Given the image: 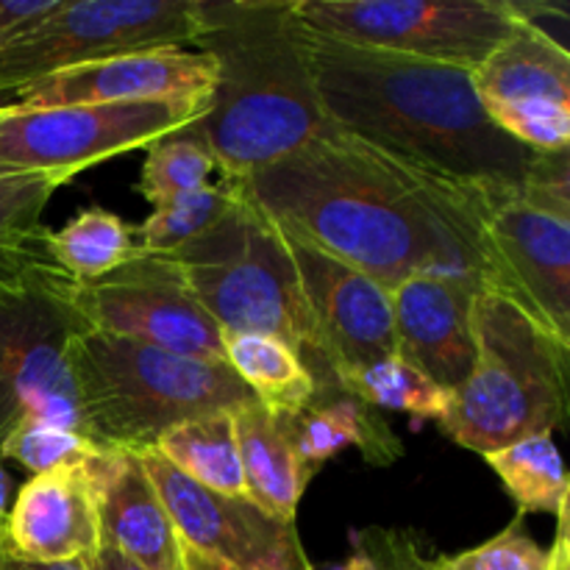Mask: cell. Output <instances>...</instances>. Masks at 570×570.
Returning a JSON list of instances; mask_svg holds the SVG:
<instances>
[{"instance_id": "1", "label": "cell", "mask_w": 570, "mask_h": 570, "mask_svg": "<svg viewBox=\"0 0 570 570\" xmlns=\"http://www.w3.org/2000/svg\"><path fill=\"white\" fill-rule=\"evenodd\" d=\"M243 193L289 237L393 289L412 276L488 287L479 184L415 170L328 122L304 148L262 167Z\"/></svg>"}, {"instance_id": "2", "label": "cell", "mask_w": 570, "mask_h": 570, "mask_svg": "<svg viewBox=\"0 0 570 570\" xmlns=\"http://www.w3.org/2000/svg\"><path fill=\"white\" fill-rule=\"evenodd\" d=\"M304 33L334 128L429 176L523 187L540 154L493 126L471 70Z\"/></svg>"}, {"instance_id": "3", "label": "cell", "mask_w": 570, "mask_h": 570, "mask_svg": "<svg viewBox=\"0 0 570 570\" xmlns=\"http://www.w3.org/2000/svg\"><path fill=\"white\" fill-rule=\"evenodd\" d=\"M195 50L215 59V87L189 134L220 178L245 181L328 128L293 0H200Z\"/></svg>"}, {"instance_id": "4", "label": "cell", "mask_w": 570, "mask_h": 570, "mask_svg": "<svg viewBox=\"0 0 570 570\" xmlns=\"http://www.w3.org/2000/svg\"><path fill=\"white\" fill-rule=\"evenodd\" d=\"M67 373L83 438L126 454L154 449L178 423L256 401L226 362L170 354L106 332L72 340Z\"/></svg>"}, {"instance_id": "5", "label": "cell", "mask_w": 570, "mask_h": 570, "mask_svg": "<svg viewBox=\"0 0 570 570\" xmlns=\"http://www.w3.org/2000/svg\"><path fill=\"white\" fill-rule=\"evenodd\" d=\"M476 365L438 426L476 454L551 434L568 417L570 345L493 293L473 301Z\"/></svg>"}, {"instance_id": "6", "label": "cell", "mask_w": 570, "mask_h": 570, "mask_svg": "<svg viewBox=\"0 0 570 570\" xmlns=\"http://www.w3.org/2000/svg\"><path fill=\"white\" fill-rule=\"evenodd\" d=\"M243 187V184H239ZM223 334H267L298 351L321 390L328 382L315 323L282 228L243 193L226 220L195 243L161 254Z\"/></svg>"}, {"instance_id": "7", "label": "cell", "mask_w": 570, "mask_h": 570, "mask_svg": "<svg viewBox=\"0 0 570 570\" xmlns=\"http://www.w3.org/2000/svg\"><path fill=\"white\" fill-rule=\"evenodd\" d=\"M200 0H59L0 42V100L53 72L195 45Z\"/></svg>"}, {"instance_id": "8", "label": "cell", "mask_w": 570, "mask_h": 570, "mask_svg": "<svg viewBox=\"0 0 570 570\" xmlns=\"http://www.w3.org/2000/svg\"><path fill=\"white\" fill-rule=\"evenodd\" d=\"M89 332L95 328L78 309L67 273H39L0 289V449L33 421L83 438L67 348Z\"/></svg>"}, {"instance_id": "9", "label": "cell", "mask_w": 570, "mask_h": 570, "mask_svg": "<svg viewBox=\"0 0 570 570\" xmlns=\"http://www.w3.org/2000/svg\"><path fill=\"white\" fill-rule=\"evenodd\" d=\"M209 100H139V104L0 106V167L37 173L65 187L78 173L193 126Z\"/></svg>"}, {"instance_id": "10", "label": "cell", "mask_w": 570, "mask_h": 570, "mask_svg": "<svg viewBox=\"0 0 570 570\" xmlns=\"http://www.w3.org/2000/svg\"><path fill=\"white\" fill-rule=\"evenodd\" d=\"M306 31L356 48L476 70L510 33L507 0H293Z\"/></svg>"}, {"instance_id": "11", "label": "cell", "mask_w": 570, "mask_h": 570, "mask_svg": "<svg viewBox=\"0 0 570 570\" xmlns=\"http://www.w3.org/2000/svg\"><path fill=\"white\" fill-rule=\"evenodd\" d=\"M484 293L501 295L570 345V220L527 204L518 189L482 198Z\"/></svg>"}, {"instance_id": "12", "label": "cell", "mask_w": 570, "mask_h": 570, "mask_svg": "<svg viewBox=\"0 0 570 570\" xmlns=\"http://www.w3.org/2000/svg\"><path fill=\"white\" fill-rule=\"evenodd\" d=\"M76 304L95 332L139 340L193 360L226 362L220 326L161 254L139 248L109 276L76 282Z\"/></svg>"}, {"instance_id": "13", "label": "cell", "mask_w": 570, "mask_h": 570, "mask_svg": "<svg viewBox=\"0 0 570 570\" xmlns=\"http://www.w3.org/2000/svg\"><path fill=\"white\" fill-rule=\"evenodd\" d=\"M181 543L237 570H317L306 557L295 521L273 515L248 495L206 490L178 473L156 449L139 451Z\"/></svg>"}, {"instance_id": "14", "label": "cell", "mask_w": 570, "mask_h": 570, "mask_svg": "<svg viewBox=\"0 0 570 570\" xmlns=\"http://www.w3.org/2000/svg\"><path fill=\"white\" fill-rule=\"evenodd\" d=\"M284 237L315 323L317 351L328 382L343 390L354 373L395 356L390 289L289 234Z\"/></svg>"}, {"instance_id": "15", "label": "cell", "mask_w": 570, "mask_h": 570, "mask_svg": "<svg viewBox=\"0 0 570 570\" xmlns=\"http://www.w3.org/2000/svg\"><path fill=\"white\" fill-rule=\"evenodd\" d=\"M215 59L204 50L167 48L115 56L95 65L53 72L17 89L6 106L53 109V106L139 104V100H209Z\"/></svg>"}, {"instance_id": "16", "label": "cell", "mask_w": 570, "mask_h": 570, "mask_svg": "<svg viewBox=\"0 0 570 570\" xmlns=\"http://www.w3.org/2000/svg\"><path fill=\"white\" fill-rule=\"evenodd\" d=\"M479 284L449 276H412L390 289L395 356L454 393L476 365L473 301Z\"/></svg>"}, {"instance_id": "17", "label": "cell", "mask_w": 570, "mask_h": 570, "mask_svg": "<svg viewBox=\"0 0 570 570\" xmlns=\"http://www.w3.org/2000/svg\"><path fill=\"white\" fill-rule=\"evenodd\" d=\"M92 456L39 473L22 484L6 521L9 554L28 562H70L87 560L98 551L100 521Z\"/></svg>"}, {"instance_id": "18", "label": "cell", "mask_w": 570, "mask_h": 570, "mask_svg": "<svg viewBox=\"0 0 570 570\" xmlns=\"http://www.w3.org/2000/svg\"><path fill=\"white\" fill-rule=\"evenodd\" d=\"M92 476L98 488L100 543L148 570H184L176 523L137 454L98 451L92 456Z\"/></svg>"}, {"instance_id": "19", "label": "cell", "mask_w": 570, "mask_h": 570, "mask_svg": "<svg viewBox=\"0 0 570 570\" xmlns=\"http://www.w3.org/2000/svg\"><path fill=\"white\" fill-rule=\"evenodd\" d=\"M515 11V9H512ZM482 104L557 100L570 106V53L540 22L515 17L510 33L471 70Z\"/></svg>"}, {"instance_id": "20", "label": "cell", "mask_w": 570, "mask_h": 570, "mask_svg": "<svg viewBox=\"0 0 570 570\" xmlns=\"http://www.w3.org/2000/svg\"><path fill=\"white\" fill-rule=\"evenodd\" d=\"M282 421L312 473L345 449H356L362 460L379 468L393 465L404 454L382 412L348 390H321L306 410Z\"/></svg>"}, {"instance_id": "21", "label": "cell", "mask_w": 570, "mask_h": 570, "mask_svg": "<svg viewBox=\"0 0 570 570\" xmlns=\"http://www.w3.org/2000/svg\"><path fill=\"white\" fill-rule=\"evenodd\" d=\"M232 415L237 429L245 495L273 515L295 521L312 471L298 456L287 426L259 401L239 406Z\"/></svg>"}, {"instance_id": "22", "label": "cell", "mask_w": 570, "mask_h": 570, "mask_svg": "<svg viewBox=\"0 0 570 570\" xmlns=\"http://www.w3.org/2000/svg\"><path fill=\"white\" fill-rule=\"evenodd\" d=\"M56 189L50 178L37 173L0 167V289L61 271L50 254V228L42 223Z\"/></svg>"}, {"instance_id": "23", "label": "cell", "mask_w": 570, "mask_h": 570, "mask_svg": "<svg viewBox=\"0 0 570 570\" xmlns=\"http://www.w3.org/2000/svg\"><path fill=\"white\" fill-rule=\"evenodd\" d=\"M226 365L267 412L298 415L315 401L317 379L298 351L267 334H223Z\"/></svg>"}, {"instance_id": "24", "label": "cell", "mask_w": 570, "mask_h": 570, "mask_svg": "<svg viewBox=\"0 0 570 570\" xmlns=\"http://www.w3.org/2000/svg\"><path fill=\"white\" fill-rule=\"evenodd\" d=\"M178 473L215 493L245 495L232 412H209L167 429L154 445Z\"/></svg>"}, {"instance_id": "25", "label": "cell", "mask_w": 570, "mask_h": 570, "mask_svg": "<svg viewBox=\"0 0 570 570\" xmlns=\"http://www.w3.org/2000/svg\"><path fill=\"white\" fill-rule=\"evenodd\" d=\"M50 254L72 282H95L109 276L139 254L137 234L115 212L83 209L59 232H50Z\"/></svg>"}, {"instance_id": "26", "label": "cell", "mask_w": 570, "mask_h": 570, "mask_svg": "<svg viewBox=\"0 0 570 570\" xmlns=\"http://www.w3.org/2000/svg\"><path fill=\"white\" fill-rule=\"evenodd\" d=\"M521 512H560L568 504V473L551 434L518 440L484 454Z\"/></svg>"}, {"instance_id": "27", "label": "cell", "mask_w": 570, "mask_h": 570, "mask_svg": "<svg viewBox=\"0 0 570 570\" xmlns=\"http://www.w3.org/2000/svg\"><path fill=\"white\" fill-rule=\"evenodd\" d=\"M239 198H243L239 181L220 178L209 187L195 189V193L181 195L176 200H167V204L156 206L154 215H148L134 228L137 245L148 254H170L181 245L195 243L204 234H209L212 228L220 226Z\"/></svg>"}, {"instance_id": "28", "label": "cell", "mask_w": 570, "mask_h": 570, "mask_svg": "<svg viewBox=\"0 0 570 570\" xmlns=\"http://www.w3.org/2000/svg\"><path fill=\"white\" fill-rule=\"evenodd\" d=\"M343 390L360 395L373 410L406 412L417 421H440L451 404V393L423 376L412 365L401 362L399 356L376 362L365 371L354 373Z\"/></svg>"}, {"instance_id": "29", "label": "cell", "mask_w": 570, "mask_h": 570, "mask_svg": "<svg viewBox=\"0 0 570 570\" xmlns=\"http://www.w3.org/2000/svg\"><path fill=\"white\" fill-rule=\"evenodd\" d=\"M215 173L217 165L209 148L195 134H189V128H181L150 145L137 189L145 200L161 206L195 189L209 187Z\"/></svg>"}, {"instance_id": "30", "label": "cell", "mask_w": 570, "mask_h": 570, "mask_svg": "<svg viewBox=\"0 0 570 570\" xmlns=\"http://www.w3.org/2000/svg\"><path fill=\"white\" fill-rule=\"evenodd\" d=\"M495 128L515 142L557 154L570 145V106L557 100H507V104H482Z\"/></svg>"}, {"instance_id": "31", "label": "cell", "mask_w": 570, "mask_h": 570, "mask_svg": "<svg viewBox=\"0 0 570 570\" xmlns=\"http://www.w3.org/2000/svg\"><path fill=\"white\" fill-rule=\"evenodd\" d=\"M95 451H104L89 443L81 434L61 429L56 423L33 421L17 429L0 449V460H11L31 471L33 476L39 473L56 471V468L76 465V462L89 460Z\"/></svg>"}, {"instance_id": "32", "label": "cell", "mask_w": 570, "mask_h": 570, "mask_svg": "<svg viewBox=\"0 0 570 570\" xmlns=\"http://www.w3.org/2000/svg\"><path fill=\"white\" fill-rule=\"evenodd\" d=\"M440 570H546L549 551L529 534L527 515L518 512L510 527L476 549L454 557H438Z\"/></svg>"}, {"instance_id": "33", "label": "cell", "mask_w": 570, "mask_h": 570, "mask_svg": "<svg viewBox=\"0 0 570 570\" xmlns=\"http://www.w3.org/2000/svg\"><path fill=\"white\" fill-rule=\"evenodd\" d=\"M360 554L362 570H440L438 557L429 560L417 549V540L406 532L390 529H365L351 538Z\"/></svg>"}, {"instance_id": "34", "label": "cell", "mask_w": 570, "mask_h": 570, "mask_svg": "<svg viewBox=\"0 0 570 570\" xmlns=\"http://www.w3.org/2000/svg\"><path fill=\"white\" fill-rule=\"evenodd\" d=\"M546 570H570V529H568V504L557 512V538L549 549V566Z\"/></svg>"}, {"instance_id": "35", "label": "cell", "mask_w": 570, "mask_h": 570, "mask_svg": "<svg viewBox=\"0 0 570 570\" xmlns=\"http://www.w3.org/2000/svg\"><path fill=\"white\" fill-rule=\"evenodd\" d=\"M0 570H92V562L87 560H70V562H28L20 557L3 551L0 554Z\"/></svg>"}, {"instance_id": "36", "label": "cell", "mask_w": 570, "mask_h": 570, "mask_svg": "<svg viewBox=\"0 0 570 570\" xmlns=\"http://www.w3.org/2000/svg\"><path fill=\"white\" fill-rule=\"evenodd\" d=\"M89 562H92V570H148L137 566V562H131L128 557H122L120 551L111 549V546L106 543L98 546V551L89 557Z\"/></svg>"}, {"instance_id": "37", "label": "cell", "mask_w": 570, "mask_h": 570, "mask_svg": "<svg viewBox=\"0 0 570 570\" xmlns=\"http://www.w3.org/2000/svg\"><path fill=\"white\" fill-rule=\"evenodd\" d=\"M181 566H184V570H237V568L226 566V562L215 560V557L204 554V551L189 549L187 543H181Z\"/></svg>"}, {"instance_id": "38", "label": "cell", "mask_w": 570, "mask_h": 570, "mask_svg": "<svg viewBox=\"0 0 570 570\" xmlns=\"http://www.w3.org/2000/svg\"><path fill=\"white\" fill-rule=\"evenodd\" d=\"M9 510H11V484L3 471V462H0V554L6 551V521H9Z\"/></svg>"}, {"instance_id": "39", "label": "cell", "mask_w": 570, "mask_h": 570, "mask_svg": "<svg viewBox=\"0 0 570 570\" xmlns=\"http://www.w3.org/2000/svg\"><path fill=\"white\" fill-rule=\"evenodd\" d=\"M0 106H3V100H0Z\"/></svg>"}, {"instance_id": "40", "label": "cell", "mask_w": 570, "mask_h": 570, "mask_svg": "<svg viewBox=\"0 0 570 570\" xmlns=\"http://www.w3.org/2000/svg\"><path fill=\"white\" fill-rule=\"evenodd\" d=\"M0 42H3V37H0Z\"/></svg>"}]
</instances>
